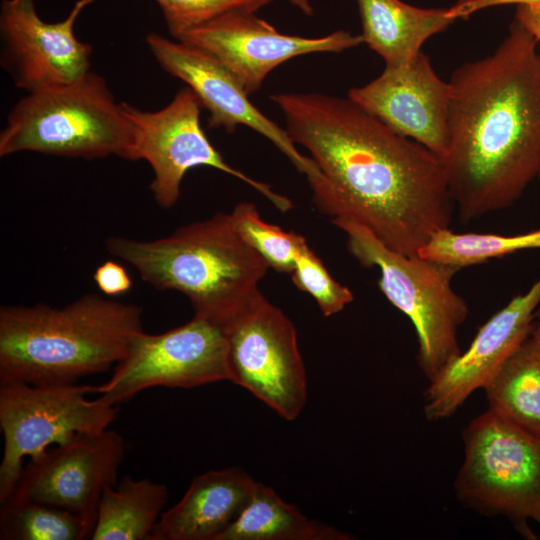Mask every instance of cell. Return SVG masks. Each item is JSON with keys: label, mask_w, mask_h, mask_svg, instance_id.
Masks as SVG:
<instances>
[{"label": "cell", "mask_w": 540, "mask_h": 540, "mask_svg": "<svg viewBox=\"0 0 540 540\" xmlns=\"http://www.w3.org/2000/svg\"><path fill=\"white\" fill-rule=\"evenodd\" d=\"M99 290L109 296L121 295L132 287V279L118 262L108 260L100 264L93 275Z\"/></svg>", "instance_id": "cell-28"}, {"label": "cell", "mask_w": 540, "mask_h": 540, "mask_svg": "<svg viewBox=\"0 0 540 540\" xmlns=\"http://www.w3.org/2000/svg\"><path fill=\"white\" fill-rule=\"evenodd\" d=\"M125 451V441L115 430L77 434L30 459L7 500L68 510L84 521L91 538L100 498L106 487L117 484Z\"/></svg>", "instance_id": "cell-12"}, {"label": "cell", "mask_w": 540, "mask_h": 540, "mask_svg": "<svg viewBox=\"0 0 540 540\" xmlns=\"http://www.w3.org/2000/svg\"><path fill=\"white\" fill-rule=\"evenodd\" d=\"M531 336L540 345V306L538 307L535 314L534 325H533Z\"/></svg>", "instance_id": "cell-32"}, {"label": "cell", "mask_w": 540, "mask_h": 540, "mask_svg": "<svg viewBox=\"0 0 540 540\" xmlns=\"http://www.w3.org/2000/svg\"><path fill=\"white\" fill-rule=\"evenodd\" d=\"M516 19L489 56L458 67L442 157L462 222L516 203L540 177V53Z\"/></svg>", "instance_id": "cell-2"}, {"label": "cell", "mask_w": 540, "mask_h": 540, "mask_svg": "<svg viewBox=\"0 0 540 540\" xmlns=\"http://www.w3.org/2000/svg\"><path fill=\"white\" fill-rule=\"evenodd\" d=\"M219 381H229L224 327L193 316L166 332L140 334L97 394L119 405L154 387L189 389Z\"/></svg>", "instance_id": "cell-11"}, {"label": "cell", "mask_w": 540, "mask_h": 540, "mask_svg": "<svg viewBox=\"0 0 540 540\" xmlns=\"http://www.w3.org/2000/svg\"><path fill=\"white\" fill-rule=\"evenodd\" d=\"M290 275L294 285L312 296L326 317L341 312L354 299L353 292L330 275L306 239L297 250Z\"/></svg>", "instance_id": "cell-26"}, {"label": "cell", "mask_w": 540, "mask_h": 540, "mask_svg": "<svg viewBox=\"0 0 540 540\" xmlns=\"http://www.w3.org/2000/svg\"><path fill=\"white\" fill-rule=\"evenodd\" d=\"M123 106L133 128L136 160L147 161L153 170L150 188L159 206L173 207L185 174L192 168L208 166L248 184L280 212L294 207L291 199L225 161L201 127L202 105L188 86L156 111L140 110L126 102Z\"/></svg>", "instance_id": "cell-10"}, {"label": "cell", "mask_w": 540, "mask_h": 540, "mask_svg": "<svg viewBox=\"0 0 540 540\" xmlns=\"http://www.w3.org/2000/svg\"><path fill=\"white\" fill-rule=\"evenodd\" d=\"M535 5L540 0H458L456 4L448 8L449 15L455 19L468 18L476 11L503 5Z\"/></svg>", "instance_id": "cell-29"}, {"label": "cell", "mask_w": 540, "mask_h": 540, "mask_svg": "<svg viewBox=\"0 0 540 540\" xmlns=\"http://www.w3.org/2000/svg\"><path fill=\"white\" fill-rule=\"evenodd\" d=\"M95 0H78L62 21L45 22L35 0H2L1 65L14 84L27 92L73 82L90 70L93 48L75 34L83 8Z\"/></svg>", "instance_id": "cell-14"}, {"label": "cell", "mask_w": 540, "mask_h": 540, "mask_svg": "<svg viewBox=\"0 0 540 540\" xmlns=\"http://www.w3.org/2000/svg\"><path fill=\"white\" fill-rule=\"evenodd\" d=\"M161 8L171 36L201 26L229 12L255 13L273 0H155Z\"/></svg>", "instance_id": "cell-27"}, {"label": "cell", "mask_w": 540, "mask_h": 540, "mask_svg": "<svg viewBox=\"0 0 540 540\" xmlns=\"http://www.w3.org/2000/svg\"><path fill=\"white\" fill-rule=\"evenodd\" d=\"M224 330L229 381L295 420L307 400V379L292 321L260 291Z\"/></svg>", "instance_id": "cell-9"}, {"label": "cell", "mask_w": 540, "mask_h": 540, "mask_svg": "<svg viewBox=\"0 0 540 540\" xmlns=\"http://www.w3.org/2000/svg\"><path fill=\"white\" fill-rule=\"evenodd\" d=\"M491 411L540 438V345L530 336L483 388Z\"/></svg>", "instance_id": "cell-22"}, {"label": "cell", "mask_w": 540, "mask_h": 540, "mask_svg": "<svg viewBox=\"0 0 540 540\" xmlns=\"http://www.w3.org/2000/svg\"><path fill=\"white\" fill-rule=\"evenodd\" d=\"M1 540L90 539L84 521L74 513L37 501L0 504Z\"/></svg>", "instance_id": "cell-24"}, {"label": "cell", "mask_w": 540, "mask_h": 540, "mask_svg": "<svg viewBox=\"0 0 540 540\" xmlns=\"http://www.w3.org/2000/svg\"><path fill=\"white\" fill-rule=\"evenodd\" d=\"M457 498L485 516L517 526L540 521V438L486 410L463 430Z\"/></svg>", "instance_id": "cell-7"}, {"label": "cell", "mask_w": 540, "mask_h": 540, "mask_svg": "<svg viewBox=\"0 0 540 540\" xmlns=\"http://www.w3.org/2000/svg\"><path fill=\"white\" fill-rule=\"evenodd\" d=\"M24 151L136 160L123 102L92 71L70 83L28 92L13 106L0 133V156Z\"/></svg>", "instance_id": "cell-5"}, {"label": "cell", "mask_w": 540, "mask_h": 540, "mask_svg": "<svg viewBox=\"0 0 540 540\" xmlns=\"http://www.w3.org/2000/svg\"><path fill=\"white\" fill-rule=\"evenodd\" d=\"M256 482L239 467L195 476L183 497L162 513L150 540H217L242 511Z\"/></svg>", "instance_id": "cell-18"}, {"label": "cell", "mask_w": 540, "mask_h": 540, "mask_svg": "<svg viewBox=\"0 0 540 540\" xmlns=\"http://www.w3.org/2000/svg\"><path fill=\"white\" fill-rule=\"evenodd\" d=\"M143 330V310L86 294L60 308L0 309V385H67L102 373L129 353Z\"/></svg>", "instance_id": "cell-3"}, {"label": "cell", "mask_w": 540, "mask_h": 540, "mask_svg": "<svg viewBox=\"0 0 540 540\" xmlns=\"http://www.w3.org/2000/svg\"><path fill=\"white\" fill-rule=\"evenodd\" d=\"M362 37L385 61V67L401 68L413 61L433 35L457 19L448 8H419L401 0H356Z\"/></svg>", "instance_id": "cell-19"}, {"label": "cell", "mask_w": 540, "mask_h": 540, "mask_svg": "<svg viewBox=\"0 0 540 540\" xmlns=\"http://www.w3.org/2000/svg\"><path fill=\"white\" fill-rule=\"evenodd\" d=\"M332 223L345 233L347 249L361 265L379 269L378 286L412 322L418 363L431 381L461 353L458 331L469 308L452 287L459 270L418 254L397 252L355 221L334 218Z\"/></svg>", "instance_id": "cell-6"}, {"label": "cell", "mask_w": 540, "mask_h": 540, "mask_svg": "<svg viewBox=\"0 0 540 540\" xmlns=\"http://www.w3.org/2000/svg\"><path fill=\"white\" fill-rule=\"evenodd\" d=\"M539 523H540V521H539Z\"/></svg>", "instance_id": "cell-33"}, {"label": "cell", "mask_w": 540, "mask_h": 540, "mask_svg": "<svg viewBox=\"0 0 540 540\" xmlns=\"http://www.w3.org/2000/svg\"><path fill=\"white\" fill-rule=\"evenodd\" d=\"M230 214L240 236L269 268L291 274L297 250L305 239L302 235L267 223L252 202L238 203Z\"/></svg>", "instance_id": "cell-25"}, {"label": "cell", "mask_w": 540, "mask_h": 540, "mask_svg": "<svg viewBox=\"0 0 540 540\" xmlns=\"http://www.w3.org/2000/svg\"><path fill=\"white\" fill-rule=\"evenodd\" d=\"M146 43L162 69L185 82L208 110L209 128L222 127L232 133L240 125L247 126L272 142L306 176L309 185L322 179L315 162L298 151L286 128L254 106L234 75L214 56L158 33H149Z\"/></svg>", "instance_id": "cell-13"}, {"label": "cell", "mask_w": 540, "mask_h": 540, "mask_svg": "<svg viewBox=\"0 0 540 540\" xmlns=\"http://www.w3.org/2000/svg\"><path fill=\"white\" fill-rule=\"evenodd\" d=\"M347 533L309 520L271 487L256 482L236 519L217 540H346Z\"/></svg>", "instance_id": "cell-21"}, {"label": "cell", "mask_w": 540, "mask_h": 540, "mask_svg": "<svg viewBox=\"0 0 540 540\" xmlns=\"http://www.w3.org/2000/svg\"><path fill=\"white\" fill-rule=\"evenodd\" d=\"M90 394H97V386L0 385V503L13 493L26 457L34 459L77 434L103 431L115 421L117 405L100 396L90 399Z\"/></svg>", "instance_id": "cell-8"}, {"label": "cell", "mask_w": 540, "mask_h": 540, "mask_svg": "<svg viewBox=\"0 0 540 540\" xmlns=\"http://www.w3.org/2000/svg\"><path fill=\"white\" fill-rule=\"evenodd\" d=\"M106 248L154 288L184 294L194 316L222 327L260 292L258 285L269 269L240 236L230 213H217L155 240L109 237Z\"/></svg>", "instance_id": "cell-4"}, {"label": "cell", "mask_w": 540, "mask_h": 540, "mask_svg": "<svg viewBox=\"0 0 540 540\" xmlns=\"http://www.w3.org/2000/svg\"><path fill=\"white\" fill-rule=\"evenodd\" d=\"M176 40L214 56L250 95L282 63L305 54L342 52L364 43L362 35L337 30L322 37L280 33L253 12L235 11L193 28Z\"/></svg>", "instance_id": "cell-15"}, {"label": "cell", "mask_w": 540, "mask_h": 540, "mask_svg": "<svg viewBox=\"0 0 540 540\" xmlns=\"http://www.w3.org/2000/svg\"><path fill=\"white\" fill-rule=\"evenodd\" d=\"M270 98L291 139L322 173L310 186L319 211L355 221L407 255L449 228L454 203L440 156L349 97L282 92Z\"/></svg>", "instance_id": "cell-1"}, {"label": "cell", "mask_w": 540, "mask_h": 540, "mask_svg": "<svg viewBox=\"0 0 540 540\" xmlns=\"http://www.w3.org/2000/svg\"><path fill=\"white\" fill-rule=\"evenodd\" d=\"M539 306L540 272L528 290L494 313L469 347L429 381L424 393V415L429 421L451 417L475 391L483 390L531 336Z\"/></svg>", "instance_id": "cell-16"}, {"label": "cell", "mask_w": 540, "mask_h": 540, "mask_svg": "<svg viewBox=\"0 0 540 540\" xmlns=\"http://www.w3.org/2000/svg\"><path fill=\"white\" fill-rule=\"evenodd\" d=\"M515 19L525 27L536 38L538 44H540V4L517 5Z\"/></svg>", "instance_id": "cell-30"}, {"label": "cell", "mask_w": 540, "mask_h": 540, "mask_svg": "<svg viewBox=\"0 0 540 540\" xmlns=\"http://www.w3.org/2000/svg\"><path fill=\"white\" fill-rule=\"evenodd\" d=\"M348 97L396 133L445 155L450 86L423 51L404 67H385L371 82L350 89Z\"/></svg>", "instance_id": "cell-17"}, {"label": "cell", "mask_w": 540, "mask_h": 540, "mask_svg": "<svg viewBox=\"0 0 540 540\" xmlns=\"http://www.w3.org/2000/svg\"><path fill=\"white\" fill-rule=\"evenodd\" d=\"M168 497V488L162 483L123 477L104 489L90 539L150 540Z\"/></svg>", "instance_id": "cell-20"}, {"label": "cell", "mask_w": 540, "mask_h": 540, "mask_svg": "<svg viewBox=\"0 0 540 540\" xmlns=\"http://www.w3.org/2000/svg\"><path fill=\"white\" fill-rule=\"evenodd\" d=\"M540 249V228L516 235L437 231L418 255L457 270L520 251Z\"/></svg>", "instance_id": "cell-23"}, {"label": "cell", "mask_w": 540, "mask_h": 540, "mask_svg": "<svg viewBox=\"0 0 540 540\" xmlns=\"http://www.w3.org/2000/svg\"><path fill=\"white\" fill-rule=\"evenodd\" d=\"M293 6L297 7L303 14L312 15L313 7L309 0H286Z\"/></svg>", "instance_id": "cell-31"}]
</instances>
